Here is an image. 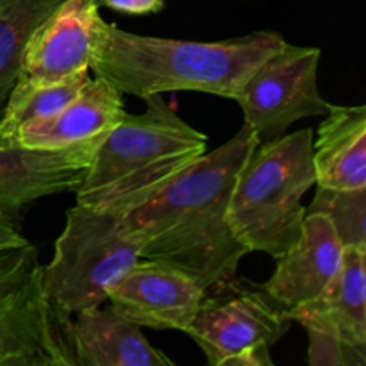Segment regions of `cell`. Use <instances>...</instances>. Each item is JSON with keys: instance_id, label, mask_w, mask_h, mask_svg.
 <instances>
[{"instance_id": "cell-1", "label": "cell", "mask_w": 366, "mask_h": 366, "mask_svg": "<svg viewBox=\"0 0 366 366\" xmlns=\"http://www.w3.org/2000/svg\"><path fill=\"white\" fill-rule=\"evenodd\" d=\"M257 145L256 132L243 124L227 143L202 154L159 195L125 214L142 243L139 257L179 268L206 290L234 279L249 250L229 224V200Z\"/></svg>"}, {"instance_id": "cell-2", "label": "cell", "mask_w": 366, "mask_h": 366, "mask_svg": "<svg viewBox=\"0 0 366 366\" xmlns=\"http://www.w3.org/2000/svg\"><path fill=\"white\" fill-rule=\"evenodd\" d=\"M285 43L274 31L222 41L132 34L97 14L89 70L122 95L142 100L172 92H200L234 100L249 75Z\"/></svg>"}, {"instance_id": "cell-3", "label": "cell", "mask_w": 366, "mask_h": 366, "mask_svg": "<svg viewBox=\"0 0 366 366\" xmlns=\"http://www.w3.org/2000/svg\"><path fill=\"white\" fill-rule=\"evenodd\" d=\"M142 114L125 113L104 136L81 184L79 206L129 214L159 195L207 152V136L186 124L161 95Z\"/></svg>"}, {"instance_id": "cell-4", "label": "cell", "mask_w": 366, "mask_h": 366, "mask_svg": "<svg viewBox=\"0 0 366 366\" xmlns=\"http://www.w3.org/2000/svg\"><path fill=\"white\" fill-rule=\"evenodd\" d=\"M313 131L300 129L261 142L236 177L229 224L250 252L277 259L299 238L306 206L302 197L317 184Z\"/></svg>"}, {"instance_id": "cell-5", "label": "cell", "mask_w": 366, "mask_h": 366, "mask_svg": "<svg viewBox=\"0 0 366 366\" xmlns=\"http://www.w3.org/2000/svg\"><path fill=\"white\" fill-rule=\"evenodd\" d=\"M142 243L125 217L75 204L68 209L54 256L43 267V285L66 315L100 307L109 290L138 263Z\"/></svg>"}, {"instance_id": "cell-6", "label": "cell", "mask_w": 366, "mask_h": 366, "mask_svg": "<svg viewBox=\"0 0 366 366\" xmlns=\"http://www.w3.org/2000/svg\"><path fill=\"white\" fill-rule=\"evenodd\" d=\"M70 318L46 295L32 243L0 250V366H75Z\"/></svg>"}, {"instance_id": "cell-7", "label": "cell", "mask_w": 366, "mask_h": 366, "mask_svg": "<svg viewBox=\"0 0 366 366\" xmlns=\"http://www.w3.org/2000/svg\"><path fill=\"white\" fill-rule=\"evenodd\" d=\"M292 324L261 285L236 275L206 290L186 335L213 366H274L272 347L285 338Z\"/></svg>"}, {"instance_id": "cell-8", "label": "cell", "mask_w": 366, "mask_h": 366, "mask_svg": "<svg viewBox=\"0 0 366 366\" xmlns=\"http://www.w3.org/2000/svg\"><path fill=\"white\" fill-rule=\"evenodd\" d=\"M320 56L317 46L286 41L243 82L234 102L259 143L282 136L295 122L327 113L331 102L318 92Z\"/></svg>"}, {"instance_id": "cell-9", "label": "cell", "mask_w": 366, "mask_h": 366, "mask_svg": "<svg viewBox=\"0 0 366 366\" xmlns=\"http://www.w3.org/2000/svg\"><path fill=\"white\" fill-rule=\"evenodd\" d=\"M99 0H64L21 50L13 89L57 84L88 75Z\"/></svg>"}, {"instance_id": "cell-10", "label": "cell", "mask_w": 366, "mask_h": 366, "mask_svg": "<svg viewBox=\"0 0 366 366\" xmlns=\"http://www.w3.org/2000/svg\"><path fill=\"white\" fill-rule=\"evenodd\" d=\"M206 288L192 275L159 261L136 263L109 290L111 307L138 327L182 331L199 313Z\"/></svg>"}, {"instance_id": "cell-11", "label": "cell", "mask_w": 366, "mask_h": 366, "mask_svg": "<svg viewBox=\"0 0 366 366\" xmlns=\"http://www.w3.org/2000/svg\"><path fill=\"white\" fill-rule=\"evenodd\" d=\"M104 138L63 149H32L0 138V213L18 218L24 206L75 192Z\"/></svg>"}, {"instance_id": "cell-12", "label": "cell", "mask_w": 366, "mask_h": 366, "mask_svg": "<svg viewBox=\"0 0 366 366\" xmlns=\"http://www.w3.org/2000/svg\"><path fill=\"white\" fill-rule=\"evenodd\" d=\"M343 243L324 213H306L300 234L264 285L263 292L288 313L320 295L340 270Z\"/></svg>"}, {"instance_id": "cell-13", "label": "cell", "mask_w": 366, "mask_h": 366, "mask_svg": "<svg viewBox=\"0 0 366 366\" xmlns=\"http://www.w3.org/2000/svg\"><path fill=\"white\" fill-rule=\"evenodd\" d=\"M304 329H318L347 345L366 349V245L343 247L342 264L327 288L288 311Z\"/></svg>"}, {"instance_id": "cell-14", "label": "cell", "mask_w": 366, "mask_h": 366, "mask_svg": "<svg viewBox=\"0 0 366 366\" xmlns=\"http://www.w3.org/2000/svg\"><path fill=\"white\" fill-rule=\"evenodd\" d=\"M125 113L122 93L95 75V79H86L77 97L59 113L24 127L14 142L32 149H63L104 138Z\"/></svg>"}, {"instance_id": "cell-15", "label": "cell", "mask_w": 366, "mask_h": 366, "mask_svg": "<svg viewBox=\"0 0 366 366\" xmlns=\"http://www.w3.org/2000/svg\"><path fill=\"white\" fill-rule=\"evenodd\" d=\"M71 349L75 366H174L161 350L154 349L142 327L118 315L113 307L71 315Z\"/></svg>"}, {"instance_id": "cell-16", "label": "cell", "mask_w": 366, "mask_h": 366, "mask_svg": "<svg viewBox=\"0 0 366 366\" xmlns=\"http://www.w3.org/2000/svg\"><path fill=\"white\" fill-rule=\"evenodd\" d=\"M313 138L317 186L366 189V106L331 104Z\"/></svg>"}, {"instance_id": "cell-17", "label": "cell", "mask_w": 366, "mask_h": 366, "mask_svg": "<svg viewBox=\"0 0 366 366\" xmlns=\"http://www.w3.org/2000/svg\"><path fill=\"white\" fill-rule=\"evenodd\" d=\"M64 0H0V113L13 89L21 50Z\"/></svg>"}, {"instance_id": "cell-18", "label": "cell", "mask_w": 366, "mask_h": 366, "mask_svg": "<svg viewBox=\"0 0 366 366\" xmlns=\"http://www.w3.org/2000/svg\"><path fill=\"white\" fill-rule=\"evenodd\" d=\"M88 75L68 79L50 86L31 89H11L0 113V138L14 142L18 132L34 122L45 120L59 113L77 97Z\"/></svg>"}, {"instance_id": "cell-19", "label": "cell", "mask_w": 366, "mask_h": 366, "mask_svg": "<svg viewBox=\"0 0 366 366\" xmlns=\"http://www.w3.org/2000/svg\"><path fill=\"white\" fill-rule=\"evenodd\" d=\"M306 213H324L343 245H366V189H329L318 186Z\"/></svg>"}, {"instance_id": "cell-20", "label": "cell", "mask_w": 366, "mask_h": 366, "mask_svg": "<svg viewBox=\"0 0 366 366\" xmlns=\"http://www.w3.org/2000/svg\"><path fill=\"white\" fill-rule=\"evenodd\" d=\"M310 338L307 363L311 366H365L366 349L347 345L336 336L318 329H306Z\"/></svg>"}, {"instance_id": "cell-21", "label": "cell", "mask_w": 366, "mask_h": 366, "mask_svg": "<svg viewBox=\"0 0 366 366\" xmlns=\"http://www.w3.org/2000/svg\"><path fill=\"white\" fill-rule=\"evenodd\" d=\"M99 6L113 9L117 13L132 14H156L164 7V0H99Z\"/></svg>"}, {"instance_id": "cell-22", "label": "cell", "mask_w": 366, "mask_h": 366, "mask_svg": "<svg viewBox=\"0 0 366 366\" xmlns=\"http://www.w3.org/2000/svg\"><path fill=\"white\" fill-rule=\"evenodd\" d=\"M18 218L11 217V214L0 213V250L13 249V247L25 245L27 238L18 229Z\"/></svg>"}]
</instances>
